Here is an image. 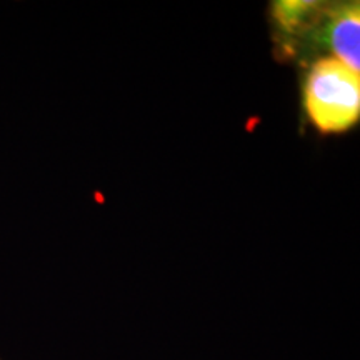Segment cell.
Instances as JSON below:
<instances>
[{
    "instance_id": "cell-2",
    "label": "cell",
    "mask_w": 360,
    "mask_h": 360,
    "mask_svg": "<svg viewBox=\"0 0 360 360\" xmlns=\"http://www.w3.org/2000/svg\"><path fill=\"white\" fill-rule=\"evenodd\" d=\"M323 44L334 52V58L354 72H360V8L359 2L323 7L321 19Z\"/></svg>"
},
{
    "instance_id": "cell-3",
    "label": "cell",
    "mask_w": 360,
    "mask_h": 360,
    "mask_svg": "<svg viewBox=\"0 0 360 360\" xmlns=\"http://www.w3.org/2000/svg\"><path fill=\"white\" fill-rule=\"evenodd\" d=\"M323 6L326 4L312 0H282L274 4L272 15L283 34L297 35L312 29L321 17Z\"/></svg>"
},
{
    "instance_id": "cell-4",
    "label": "cell",
    "mask_w": 360,
    "mask_h": 360,
    "mask_svg": "<svg viewBox=\"0 0 360 360\" xmlns=\"http://www.w3.org/2000/svg\"><path fill=\"white\" fill-rule=\"evenodd\" d=\"M0 360H2V359H0Z\"/></svg>"
},
{
    "instance_id": "cell-1",
    "label": "cell",
    "mask_w": 360,
    "mask_h": 360,
    "mask_svg": "<svg viewBox=\"0 0 360 360\" xmlns=\"http://www.w3.org/2000/svg\"><path fill=\"white\" fill-rule=\"evenodd\" d=\"M304 109L321 134H342L360 119V74L334 57H323L304 84Z\"/></svg>"
}]
</instances>
